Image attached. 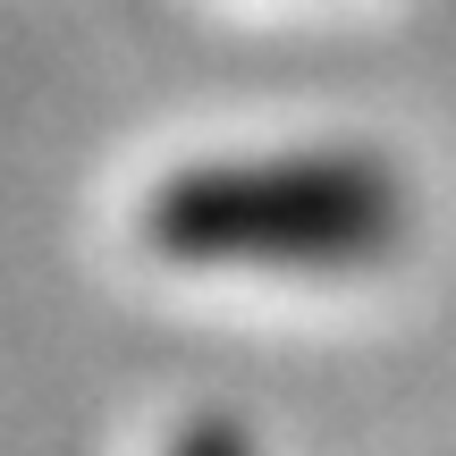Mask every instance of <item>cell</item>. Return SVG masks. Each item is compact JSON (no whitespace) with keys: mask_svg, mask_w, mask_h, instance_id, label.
I'll return each mask as SVG.
<instances>
[{"mask_svg":"<svg viewBox=\"0 0 456 456\" xmlns=\"http://www.w3.org/2000/svg\"><path fill=\"white\" fill-rule=\"evenodd\" d=\"M178 456H245V440H237L228 423H195V431L178 440Z\"/></svg>","mask_w":456,"mask_h":456,"instance_id":"2","label":"cell"},{"mask_svg":"<svg viewBox=\"0 0 456 456\" xmlns=\"http://www.w3.org/2000/svg\"><path fill=\"white\" fill-rule=\"evenodd\" d=\"M406 178L380 152L305 144L254 161H195L144 203V245L195 271H372L406 245Z\"/></svg>","mask_w":456,"mask_h":456,"instance_id":"1","label":"cell"}]
</instances>
